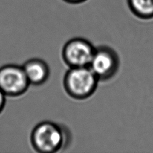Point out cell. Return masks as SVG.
I'll return each mask as SVG.
<instances>
[{"mask_svg":"<svg viewBox=\"0 0 153 153\" xmlns=\"http://www.w3.org/2000/svg\"><path fill=\"white\" fill-rule=\"evenodd\" d=\"M34 149L42 153L59 151L66 145L68 134L62 127L51 122H43L34 128L31 135Z\"/></svg>","mask_w":153,"mask_h":153,"instance_id":"cell-1","label":"cell"},{"mask_svg":"<svg viewBox=\"0 0 153 153\" xmlns=\"http://www.w3.org/2000/svg\"><path fill=\"white\" fill-rule=\"evenodd\" d=\"M99 81L89 67H71L65 75L64 87L71 97L85 100L94 94Z\"/></svg>","mask_w":153,"mask_h":153,"instance_id":"cell-2","label":"cell"},{"mask_svg":"<svg viewBox=\"0 0 153 153\" xmlns=\"http://www.w3.org/2000/svg\"><path fill=\"white\" fill-rule=\"evenodd\" d=\"M120 66L119 57L114 49L107 46L95 48L89 65L100 81H107L116 74Z\"/></svg>","mask_w":153,"mask_h":153,"instance_id":"cell-3","label":"cell"},{"mask_svg":"<svg viewBox=\"0 0 153 153\" xmlns=\"http://www.w3.org/2000/svg\"><path fill=\"white\" fill-rule=\"evenodd\" d=\"M95 47L84 38H75L65 44L62 50V58L71 67H89L95 53Z\"/></svg>","mask_w":153,"mask_h":153,"instance_id":"cell-4","label":"cell"},{"mask_svg":"<svg viewBox=\"0 0 153 153\" xmlns=\"http://www.w3.org/2000/svg\"><path fill=\"white\" fill-rule=\"evenodd\" d=\"M23 67L6 65L0 68V89L8 96H19L30 85Z\"/></svg>","mask_w":153,"mask_h":153,"instance_id":"cell-5","label":"cell"},{"mask_svg":"<svg viewBox=\"0 0 153 153\" xmlns=\"http://www.w3.org/2000/svg\"><path fill=\"white\" fill-rule=\"evenodd\" d=\"M23 69L30 84L34 85L45 83L50 74L48 65L39 59L29 60L24 65Z\"/></svg>","mask_w":153,"mask_h":153,"instance_id":"cell-6","label":"cell"},{"mask_svg":"<svg viewBox=\"0 0 153 153\" xmlns=\"http://www.w3.org/2000/svg\"><path fill=\"white\" fill-rule=\"evenodd\" d=\"M127 3L136 17L144 20L153 18V0H127Z\"/></svg>","mask_w":153,"mask_h":153,"instance_id":"cell-7","label":"cell"},{"mask_svg":"<svg viewBox=\"0 0 153 153\" xmlns=\"http://www.w3.org/2000/svg\"><path fill=\"white\" fill-rule=\"evenodd\" d=\"M7 95L0 89V114L3 111L5 104V97Z\"/></svg>","mask_w":153,"mask_h":153,"instance_id":"cell-8","label":"cell"},{"mask_svg":"<svg viewBox=\"0 0 153 153\" xmlns=\"http://www.w3.org/2000/svg\"><path fill=\"white\" fill-rule=\"evenodd\" d=\"M64 1L67 3H69V4H81V3L86 1L87 0H64Z\"/></svg>","mask_w":153,"mask_h":153,"instance_id":"cell-9","label":"cell"}]
</instances>
